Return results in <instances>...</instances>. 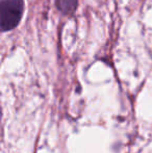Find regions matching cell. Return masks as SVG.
I'll return each instance as SVG.
<instances>
[{
	"label": "cell",
	"instance_id": "obj_2",
	"mask_svg": "<svg viewBox=\"0 0 152 153\" xmlns=\"http://www.w3.org/2000/svg\"><path fill=\"white\" fill-rule=\"evenodd\" d=\"M78 1L77 0H56V5L62 13L72 15L76 10Z\"/></svg>",
	"mask_w": 152,
	"mask_h": 153
},
{
	"label": "cell",
	"instance_id": "obj_1",
	"mask_svg": "<svg viewBox=\"0 0 152 153\" xmlns=\"http://www.w3.org/2000/svg\"><path fill=\"white\" fill-rule=\"evenodd\" d=\"M24 12L23 0H1L0 27L2 31L14 29L21 21Z\"/></svg>",
	"mask_w": 152,
	"mask_h": 153
}]
</instances>
